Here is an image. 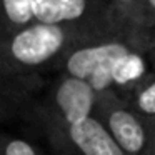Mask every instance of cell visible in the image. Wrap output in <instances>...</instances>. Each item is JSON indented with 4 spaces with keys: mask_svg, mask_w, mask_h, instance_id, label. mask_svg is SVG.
Segmentation results:
<instances>
[{
    "mask_svg": "<svg viewBox=\"0 0 155 155\" xmlns=\"http://www.w3.org/2000/svg\"><path fill=\"white\" fill-rule=\"evenodd\" d=\"M127 30L134 28L112 20L70 25L34 22L7 37H0V52L18 70L42 75L45 70L57 68L77 45Z\"/></svg>",
    "mask_w": 155,
    "mask_h": 155,
    "instance_id": "6da1fadb",
    "label": "cell"
},
{
    "mask_svg": "<svg viewBox=\"0 0 155 155\" xmlns=\"http://www.w3.org/2000/svg\"><path fill=\"white\" fill-rule=\"evenodd\" d=\"M94 117L125 155H148L153 143L150 124L130 107L118 92L107 90L98 95Z\"/></svg>",
    "mask_w": 155,
    "mask_h": 155,
    "instance_id": "7a4b0ae2",
    "label": "cell"
},
{
    "mask_svg": "<svg viewBox=\"0 0 155 155\" xmlns=\"http://www.w3.org/2000/svg\"><path fill=\"white\" fill-rule=\"evenodd\" d=\"M32 117L58 155H125L94 115L75 124H62L34 112Z\"/></svg>",
    "mask_w": 155,
    "mask_h": 155,
    "instance_id": "3957f363",
    "label": "cell"
},
{
    "mask_svg": "<svg viewBox=\"0 0 155 155\" xmlns=\"http://www.w3.org/2000/svg\"><path fill=\"white\" fill-rule=\"evenodd\" d=\"M150 35L135 30L105 35L95 40L85 42L72 48L58 64V70L65 75L87 80L98 67L115 62L130 50L147 52L150 47Z\"/></svg>",
    "mask_w": 155,
    "mask_h": 155,
    "instance_id": "277c9868",
    "label": "cell"
},
{
    "mask_svg": "<svg viewBox=\"0 0 155 155\" xmlns=\"http://www.w3.org/2000/svg\"><path fill=\"white\" fill-rule=\"evenodd\" d=\"M98 94L87 80L60 74L44 102L34 107V114L45 115L62 124H75L94 115Z\"/></svg>",
    "mask_w": 155,
    "mask_h": 155,
    "instance_id": "5b68a950",
    "label": "cell"
},
{
    "mask_svg": "<svg viewBox=\"0 0 155 155\" xmlns=\"http://www.w3.org/2000/svg\"><path fill=\"white\" fill-rule=\"evenodd\" d=\"M34 22L38 24H90V22H118V15L107 0H34ZM128 27V25H125Z\"/></svg>",
    "mask_w": 155,
    "mask_h": 155,
    "instance_id": "8992f818",
    "label": "cell"
},
{
    "mask_svg": "<svg viewBox=\"0 0 155 155\" xmlns=\"http://www.w3.org/2000/svg\"><path fill=\"white\" fill-rule=\"evenodd\" d=\"M44 87L40 74H27L7 60L0 52V97L22 108L30 104L34 95Z\"/></svg>",
    "mask_w": 155,
    "mask_h": 155,
    "instance_id": "52a82bcc",
    "label": "cell"
},
{
    "mask_svg": "<svg viewBox=\"0 0 155 155\" xmlns=\"http://www.w3.org/2000/svg\"><path fill=\"white\" fill-rule=\"evenodd\" d=\"M148 75V58L143 50H130L112 65V87L120 95H127Z\"/></svg>",
    "mask_w": 155,
    "mask_h": 155,
    "instance_id": "ba28073f",
    "label": "cell"
},
{
    "mask_svg": "<svg viewBox=\"0 0 155 155\" xmlns=\"http://www.w3.org/2000/svg\"><path fill=\"white\" fill-rule=\"evenodd\" d=\"M34 0H0V37L34 24Z\"/></svg>",
    "mask_w": 155,
    "mask_h": 155,
    "instance_id": "9c48e42d",
    "label": "cell"
},
{
    "mask_svg": "<svg viewBox=\"0 0 155 155\" xmlns=\"http://www.w3.org/2000/svg\"><path fill=\"white\" fill-rule=\"evenodd\" d=\"M130 107L137 112L140 117L150 118L155 117V72H148V75L127 95Z\"/></svg>",
    "mask_w": 155,
    "mask_h": 155,
    "instance_id": "30bf717a",
    "label": "cell"
},
{
    "mask_svg": "<svg viewBox=\"0 0 155 155\" xmlns=\"http://www.w3.org/2000/svg\"><path fill=\"white\" fill-rule=\"evenodd\" d=\"M0 155H45L40 147L20 135L0 130Z\"/></svg>",
    "mask_w": 155,
    "mask_h": 155,
    "instance_id": "8fae6325",
    "label": "cell"
},
{
    "mask_svg": "<svg viewBox=\"0 0 155 155\" xmlns=\"http://www.w3.org/2000/svg\"><path fill=\"white\" fill-rule=\"evenodd\" d=\"M128 22L137 32L148 35L155 32V0H138Z\"/></svg>",
    "mask_w": 155,
    "mask_h": 155,
    "instance_id": "7c38bea8",
    "label": "cell"
},
{
    "mask_svg": "<svg viewBox=\"0 0 155 155\" xmlns=\"http://www.w3.org/2000/svg\"><path fill=\"white\" fill-rule=\"evenodd\" d=\"M137 2L138 0H107V4L110 5V8L118 15V18H120L125 25H128V27H130L128 18H130V14L134 12Z\"/></svg>",
    "mask_w": 155,
    "mask_h": 155,
    "instance_id": "4fadbf2b",
    "label": "cell"
},
{
    "mask_svg": "<svg viewBox=\"0 0 155 155\" xmlns=\"http://www.w3.org/2000/svg\"><path fill=\"white\" fill-rule=\"evenodd\" d=\"M20 110L17 105L10 104L8 100L0 97V124H10L20 117Z\"/></svg>",
    "mask_w": 155,
    "mask_h": 155,
    "instance_id": "5bb4252c",
    "label": "cell"
},
{
    "mask_svg": "<svg viewBox=\"0 0 155 155\" xmlns=\"http://www.w3.org/2000/svg\"><path fill=\"white\" fill-rule=\"evenodd\" d=\"M147 58L155 68V38H152V42H150V47H148V50H147Z\"/></svg>",
    "mask_w": 155,
    "mask_h": 155,
    "instance_id": "9a60e30c",
    "label": "cell"
},
{
    "mask_svg": "<svg viewBox=\"0 0 155 155\" xmlns=\"http://www.w3.org/2000/svg\"><path fill=\"white\" fill-rule=\"evenodd\" d=\"M148 124H150V130H152V137H153V140H155V117H153V118H150V120H148Z\"/></svg>",
    "mask_w": 155,
    "mask_h": 155,
    "instance_id": "2e32d148",
    "label": "cell"
},
{
    "mask_svg": "<svg viewBox=\"0 0 155 155\" xmlns=\"http://www.w3.org/2000/svg\"><path fill=\"white\" fill-rule=\"evenodd\" d=\"M148 155H155V140H153V143H152V147H150V152H148Z\"/></svg>",
    "mask_w": 155,
    "mask_h": 155,
    "instance_id": "e0dca14e",
    "label": "cell"
},
{
    "mask_svg": "<svg viewBox=\"0 0 155 155\" xmlns=\"http://www.w3.org/2000/svg\"><path fill=\"white\" fill-rule=\"evenodd\" d=\"M150 38H155V32H152V34H150Z\"/></svg>",
    "mask_w": 155,
    "mask_h": 155,
    "instance_id": "ac0fdd59",
    "label": "cell"
}]
</instances>
